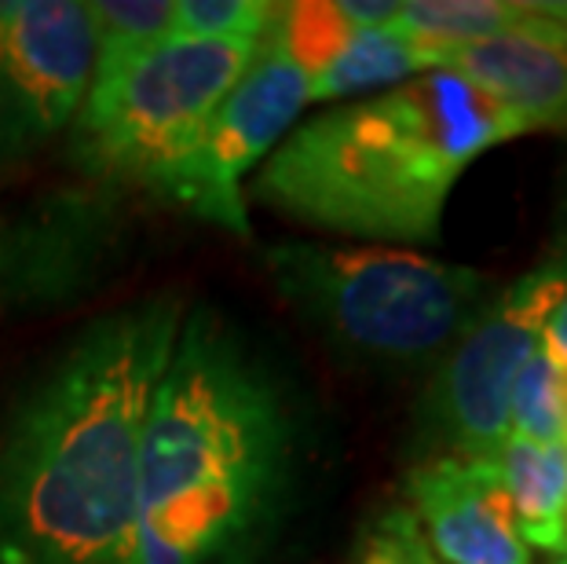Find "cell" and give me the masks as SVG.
Returning <instances> with one entry per match:
<instances>
[{
	"label": "cell",
	"instance_id": "6da1fadb",
	"mask_svg": "<svg viewBox=\"0 0 567 564\" xmlns=\"http://www.w3.org/2000/svg\"><path fill=\"white\" fill-rule=\"evenodd\" d=\"M308 422L260 338L184 308L140 459L143 564H260L297 510Z\"/></svg>",
	"mask_w": 567,
	"mask_h": 564
},
{
	"label": "cell",
	"instance_id": "9c48e42d",
	"mask_svg": "<svg viewBox=\"0 0 567 564\" xmlns=\"http://www.w3.org/2000/svg\"><path fill=\"white\" fill-rule=\"evenodd\" d=\"M410 513L443 564H530L494 459H421L406 473Z\"/></svg>",
	"mask_w": 567,
	"mask_h": 564
},
{
	"label": "cell",
	"instance_id": "ba28073f",
	"mask_svg": "<svg viewBox=\"0 0 567 564\" xmlns=\"http://www.w3.org/2000/svg\"><path fill=\"white\" fill-rule=\"evenodd\" d=\"M92 63L84 4L0 0V151H19L74 122Z\"/></svg>",
	"mask_w": 567,
	"mask_h": 564
},
{
	"label": "cell",
	"instance_id": "d6986e66",
	"mask_svg": "<svg viewBox=\"0 0 567 564\" xmlns=\"http://www.w3.org/2000/svg\"><path fill=\"white\" fill-rule=\"evenodd\" d=\"M341 19L352 30H378L389 27L400 16V0H333Z\"/></svg>",
	"mask_w": 567,
	"mask_h": 564
},
{
	"label": "cell",
	"instance_id": "2e32d148",
	"mask_svg": "<svg viewBox=\"0 0 567 564\" xmlns=\"http://www.w3.org/2000/svg\"><path fill=\"white\" fill-rule=\"evenodd\" d=\"M275 22H279L286 48L308 70V78L322 74L355 33L341 19L337 4H279Z\"/></svg>",
	"mask_w": 567,
	"mask_h": 564
},
{
	"label": "cell",
	"instance_id": "ffe728a7",
	"mask_svg": "<svg viewBox=\"0 0 567 564\" xmlns=\"http://www.w3.org/2000/svg\"><path fill=\"white\" fill-rule=\"evenodd\" d=\"M538 345H542V352L553 359V367H557L560 375H567V286L557 297V305L549 308L546 322H542Z\"/></svg>",
	"mask_w": 567,
	"mask_h": 564
},
{
	"label": "cell",
	"instance_id": "8fae6325",
	"mask_svg": "<svg viewBox=\"0 0 567 564\" xmlns=\"http://www.w3.org/2000/svg\"><path fill=\"white\" fill-rule=\"evenodd\" d=\"M498 473L509 491L513 521L527 550L567 554V440L530 443L509 437L498 451Z\"/></svg>",
	"mask_w": 567,
	"mask_h": 564
},
{
	"label": "cell",
	"instance_id": "7c38bea8",
	"mask_svg": "<svg viewBox=\"0 0 567 564\" xmlns=\"http://www.w3.org/2000/svg\"><path fill=\"white\" fill-rule=\"evenodd\" d=\"M432 55L414 44L406 33L389 22L378 30H355L337 59L308 81V103H337L352 100L373 89H395L414 74H429Z\"/></svg>",
	"mask_w": 567,
	"mask_h": 564
},
{
	"label": "cell",
	"instance_id": "603a6c76",
	"mask_svg": "<svg viewBox=\"0 0 567 564\" xmlns=\"http://www.w3.org/2000/svg\"><path fill=\"white\" fill-rule=\"evenodd\" d=\"M560 227H564V232H567V206H564V221H560Z\"/></svg>",
	"mask_w": 567,
	"mask_h": 564
},
{
	"label": "cell",
	"instance_id": "5b68a950",
	"mask_svg": "<svg viewBox=\"0 0 567 564\" xmlns=\"http://www.w3.org/2000/svg\"><path fill=\"white\" fill-rule=\"evenodd\" d=\"M257 41L168 38L95 74L74 117V158L95 176L158 191L249 66Z\"/></svg>",
	"mask_w": 567,
	"mask_h": 564
},
{
	"label": "cell",
	"instance_id": "e0dca14e",
	"mask_svg": "<svg viewBox=\"0 0 567 564\" xmlns=\"http://www.w3.org/2000/svg\"><path fill=\"white\" fill-rule=\"evenodd\" d=\"M275 16L268 0H176L173 38L190 41H260Z\"/></svg>",
	"mask_w": 567,
	"mask_h": 564
},
{
	"label": "cell",
	"instance_id": "ac0fdd59",
	"mask_svg": "<svg viewBox=\"0 0 567 564\" xmlns=\"http://www.w3.org/2000/svg\"><path fill=\"white\" fill-rule=\"evenodd\" d=\"M359 564H440V561L429 550L425 535H421L414 513L392 506L367 532Z\"/></svg>",
	"mask_w": 567,
	"mask_h": 564
},
{
	"label": "cell",
	"instance_id": "3957f363",
	"mask_svg": "<svg viewBox=\"0 0 567 564\" xmlns=\"http://www.w3.org/2000/svg\"><path fill=\"white\" fill-rule=\"evenodd\" d=\"M516 136L520 122L473 81L429 70L297 125L260 165L252 198L311 232L436 246L462 173Z\"/></svg>",
	"mask_w": 567,
	"mask_h": 564
},
{
	"label": "cell",
	"instance_id": "7402d4cb",
	"mask_svg": "<svg viewBox=\"0 0 567 564\" xmlns=\"http://www.w3.org/2000/svg\"><path fill=\"white\" fill-rule=\"evenodd\" d=\"M549 564H567V554L564 557H549Z\"/></svg>",
	"mask_w": 567,
	"mask_h": 564
},
{
	"label": "cell",
	"instance_id": "277c9868",
	"mask_svg": "<svg viewBox=\"0 0 567 564\" xmlns=\"http://www.w3.org/2000/svg\"><path fill=\"white\" fill-rule=\"evenodd\" d=\"M264 268L337 359L384 378L432 375L498 294L491 275L410 249L271 243Z\"/></svg>",
	"mask_w": 567,
	"mask_h": 564
},
{
	"label": "cell",
	"instance_id": "44dd1931",
	"mask_svg": "<svg viewBox=\"0 0 567 564\" xmlns=\"http://www.w3.org/2000/svg\"><path fill=\"white\" fill-rule=\"evenodd\" d=\"M542 11L557 22V27L564 30V38H567V0H549V4H542Z\"/></svg>",
	"mask_w": 567,
	"mask_h": 564
},
{
	"label": "cell",
	"instance_id": "4fadbf2b",
	"mask_svg": "<svg viewBox=\"0 0 567 564\" xmlns=\"http://www.w3.org/2000/svg\"><path fill=\"white\" fill-rule=\"evenodd\" d=\"M530 16H535V4H520V0H406L400 4L395 27L425 48L432 66L440 70V59L446 52L498 38Z\"/></svg>",
	"mask_w": 567,
	"mask_h": 564
},
{
	"label": "cell",
	"instance_id": "7a4b0ae2",
	"mask_svg": "<svg viewBox=\"0 0 567 564\" xmlns=\"http://www.w3.org/2000/svg\"><path fill=\"white\" fill-rule=\"evenodd\" d=\"M176 294L92 319L0 422V564H143L140 459Z\"/></svg>",
	"mask_w": 567,
	"mask_h": 564
},
{
	"label": "cell",
	"instance_id": "8992f818",
	"mask_svg": "<svg viewBox=\"0 0 567 564\" xmlns=\"http://www.w3.org/2000/svg\"><path fill=\"white\" fill-rule=\"evenodd\" d=\"M567 286V235L538 268L491 297L425 381L417 400V448L425 459H494L509 440L513 386L538 348L542 322Z\"/></svg>",
	"mask_w": 567,
	"mask_h": 564
},
{
	"label": "cell",
	"instance_id": "30bf717a",
	"mask_svg": "<svg viewBox=\"0 0 567 564\" xmlns=\"http://www.w3.org/2000/svg\"><path fill=\"white\" fill-rule=\"evenodd\" d=\"M440 70L473 81L524 132H567V38L542 4L516 30L446 52Z\"/></svg>",
	"mask_w": 567,
	"mask_h": 564
},
{
	"label": "cell",
	"instance_id": "9a60e30c",
	"mask_svg": "<svg viewBox=\"0 0 567 564\" xmlns=\"http://www.w3.org/2000/svg\"><path fill=\"white\" fill-rule=\"evenodd\" d=\"M509 437L530 443H560L567 440V403H564V375L542 345L527 356L516 375L513 403H509Z\"/></svg>",
	"mask_w": 567,
	"mask_h": 564
},
{
	"label": "cell",
	"instance_id": "52a82bcc",
	"mask_svg": "<svg viewBox=\"0 0 567 564\" xmlns=\"http://www.w3.org/2000/svg\"><path fill=\"white\" fill-rule=\"evenodd\" d=\"M308 70L286 48L271 16L243 78L216 106L195 151L158 184V195L205 224L249 235L243 180L293 132L297 114L308 103Z\"/></svg>",
	"mask_w": 567,
	"mask_h": 564
},
{
	"label": "cell",
	"instance_id": "5bb4252c",
	"mask_svg": "<svg viewBox=\"0 0 567 564\" xmlns=\"http://www.w3.org/2000/svg\"><path fill=\"white\" fill-rule=\"evenodd\" d=\"M92 78L165 44L176 30V0H92Z\"/></svg>",
	"mask_w": 567,
	"mask_h": 564
}]
</instances>
